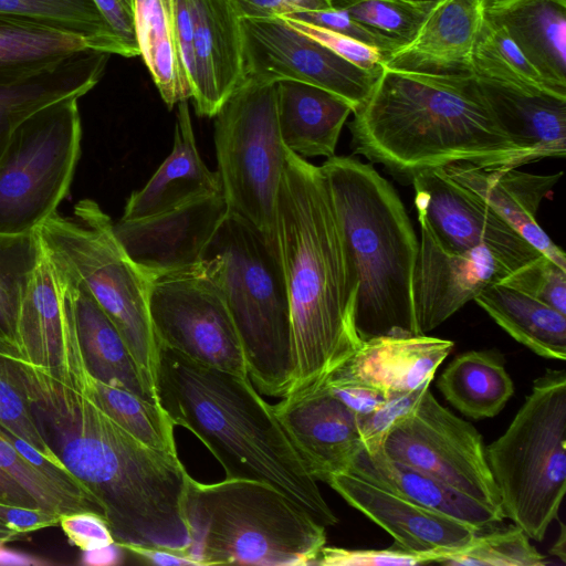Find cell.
Wrapping results in <instances>:
<instances>
[{
  "mask_svg": "<svg viewBox=\"0 0 566 566\" xmlns=\"http://www.w3.org/2000/svg\"><path fill=\"white\" fill-rule=\"evenodd\" d=\"M4 353L46 444L98 504L120 546L185 551L189 478L178 455L154 450L116 423L86 386L74 325L60 361L25 360L7 338Z\"/></svg>",
  "mask_w": 566,
  "mask_h": 566,
  "instance_id": "cell-1",
  "label": "cell"
},
{
  "mask_svg": "<svg viewBox=\"0 0 566 566\" xmlns=\"http://www.w3.org/2000/svg\"><path fill=\"white\" fill-rule=\"evenodd\" d=\"M275 234L291 312L290 395L319 386L363 340L356 328L358 280L325 176L287 148Z\"/></svg>",
  "mask_w": 566,
  "mask_h": 566,
  "instance_id": "cell-2",
  "label": "cell"
},
{
  "mask_svg": "<svg viewBox=\"0 0 566 566\" xmlns=\"http://www.w3.org/2000/svg\"><path fill=\"white\" fill-rule=\"evenodd\" d=\"M353 114V151L401 184L451 164L495 169L541 160L500 126L472 74L384 66Z\"/></svg>",
  "mask_w": 566,
  "mask_h": 566,
  "instance_id": "cell-3",
  "label": "cell"
},
{
  "mask_svg": "<svg viewBox=\"0 0 566 566\" xmlns=\"http://www.w3.org/2000/svg\"><path fill=\"white\" fill-rule=\"evenodd\" d=\"M155 388L174 426L191 431L224 470L277 489L317 523L338 522L317 481L249 377L203 366L158 345Z\"/></svg>",
  "mask_w": 566,
  "mask_h": 566,
  "instance_id": "cell-4",
  "label": "cell"
},
{
  "mask_svg": "<svg viewBox=\"0 0 566 566\" xmlns=\"http://www.w3.org/2000/svg\"><path fill=\"white\" fill-rule=\"evenodd\" d=\"M319 167L358 280L360 339L421 335L413 300L419 241L400 197L354 157L334 155Z\"/></svg>",
  "mask_w": 566,
  "mask_h": 566,
  "instance_id": "cell-5",
  "label": "cell"
},
{
  "mask_svg": "<svg viewBox=\"0 0 566 566\" xmlns=\"http://www.w3.org/2000/svg\"><path fill=\"white\" fill-rule=\"evenodd\" d=\"M190 544L198 565H314L325 526L266 483L224 479L205 484L190 475L185 495Z\"/></svg>",
  "mask_w": 566,
  "mask_h": 566,
  "instance_id": "cell-6",
  "label": "cell"
},
{
  "mask_svg": "<svg viewBox=\"0 0 566 566\" xmlns=\"http://www.w3.org/2000/svg\"><path fill=\"white\" fill-rule=\"evenodd\" d=\"M202 264L235 324L251 382L263 395L285 397L293 382L291 312L276 247L229 212Z\"/></svg>",
  "mask_w": 566,
  "mask_h": 566,
  "instance_id": "cell-7",
  "label": "cell"
},
{
  "mask_svg": "<svg viewBox=\"0 0 566 566\" xmlns=\"http://www.w3.org/2000/svg\"><path fill=\"white\" fill-rule=\"evenodd\" d=\"M113 224L96 201L83 199L71 216L53 213L36 233L50 256L87 289L115 325L156 395L158 344L149 314L151 281L129 258Z\"/></svg>",
  "mask_w": 566,
  "mask_h": 566,
  "instance_id": "cell-8",
  "label": "cell"
},
{
  "mask_svg": "<svg viewBox=\"0 0 566 566\" xmlns=\"http://www.w3.org/2000/svg\"><path fill=\"white\" fill-rule=\"evenodd\" d=\"M566 374L535 379L507 429L485 448L505 517L543 541L566 490Z\"/></svg>",
  "mask_w": 566,
  "mask_h": 566,
  "instance_id": "cell-9",
  "label": "cell"
},
{
  "mask_svg": "<svg viewBox=\"0 0 566 566\" xmlns=\"http://www.w3.org/2000/svg\"><path fill=\"white\" fill-rule=\"evenodd\" d=\"M214 117L217 174L229 212L276 247V200L286 150L277 125L276 83L245 77Z\"/></svg>",
  "mask_w": 566,
  "mask_h": 566,
  "instance_id": "cell-10",
  "label": "cell"
},
{
  "mask_svg": "<svg viewBox=\"0 0 566 566\" xmlns=\"http://www.w3.org/2000/svg\"><path fill=\"white\" fill-rule=\"evenodd\" d=\"M77 97L28 117L0 157V233L34 232L66 198L81 156Z\"/></svg>",
  "mask_w": 566,
  "mask_h": 566,
  "instance_id": "cell-11",
  "label": "cell"
},
{
  "mask_svg": "<svg viewBox=\"0 0 566 566\" xmlns=\"http://www.w3.org/2000/svg\"><path fill=\"white\" fill-rule=\"evenodd\" d=\"M149 314L158 345L203 366L249 377L235 324L202 261L153 280Z\"/></svg>",
  "mask_w": 566,
  "mask_h": 566,
  "instance_id": "cell-12",
  "label": "cell"
},
{
  "mask_svg": "<svg viewBox=\"0 0 566 566\" xmlns=\"http://www.w3.org/2000/svg\"><path fill=\"white\" fill-rule=\"evenodd\" d=\"M381 452L503 513L480 432L429 389L388 432Z\"/></svg>",
  "mask_w": 566,
  "mask_h": 566,
  "instance_id": "cell-13",
  "label": "cell"
},
{
  "mask_svg": "<svg viewBox=\"0 0 566 566\" xmlns=\"http://www.w3.org/2000/svg\"><path fill=\"white\" fill-rule=\"evenodd\" d=\"M241 27L245 77L315 85L345 99L354 113L379 76L293 29L281 17L242 19Z\"/></svg>",
  "mask_w": 566,
  "mask_h": 566,
  "instance_id": "cell-14",
  "label": "cell"
},
{
  "mask_svg": "<svg viewBox=\"0 0 566 566\" xmlns=\"http://www.w3.org/2000/svg\"><path fill=\"white\" fill-rule=\"evenodd\" d=\"M418 219L447 250L485 248L512 271L541 252L475 193L442 168L419 174L411 182Z\"/></svg>",
  "mask_w": 566,
  "mask_h": 566,
  "instance_id": "cell-15",
  "label": "cell"
},
{
  "mask_svg": "<svg viewBox=\"0 0 566 566\" xmlns=\"http://www.w3.org/2000/svg\"><path fill=\"white\" fill-rule=\"evenodd\" d=\"M229 213L222 192L140 219L114 222L118 241L150 280L199 264Z\"/></svg>",
  "mask_w": 566,
  "mask_h": 566,
  "instance_id": "cell-16",
  "label": "cell"
},
{
  "mask_svg": "<svg viewBox=\"0 0 566 566\" xmlns=\"http://www.w3.org/2000/svg\"><path fill=\"white\" fill-rule=\"evenodd\" d=\"M413 275V300L419 332L434 329L488 285L512 270L485 248L454 252L441 247L424 221Z\"/></svg>",
  "mask_w": 566,
  "mask_h": 566,
  "instance_id": "cell-17",
  "label": "cell"
},
{
  "mask_svg": "<svg viewBox=\"0 0 566 566\" xmlns=\"http://www.w3.org/2000/svg\"><path fill=\"white\" fill-rule=\"evenodd\" d=\"M327 484L392 536L410 553L439 557L469 545L482 530L418 505L390 490L350 472L337 474Z\"/></svg>",
  "mask_w": 566,
  "mask_h": 566,
  "instance_id": "cell-18",
  "label": "cell"
},
{
  "mask_svg": "<svg viewBox=\"0 0 566 566\" xmlns=\"http://www.w3.org/2000/svg\"><path fill=\"white\" fill-rule=\"evenodd\" d=\"M273 410L316 481L348 472L364 448L357 415L323 385L283 397Z\"/></svg>",
  "mask_w": 566,
  "mask_h": 566,
  "instance_id": "cell-19",
  "label": "cell"
},
{
  "mask_svg": "<svg viewBox=\"0 0 566 566\" xmlns=\"http://www.w3.org/2000/svg\"><path fill=\"white\" fill-rule=\"evenodd\" d=\"M196 54L192 102L198 116L214 117L245 80L243 35L229 0H189Z\"/></svg>",
  "mask_w": 566,
  "mask_h": 566,
  "instance_id": "cell-20",
  "label": "cell"
},
{
  "mask_svg": "<svg viewBox=\"0 0 566 566\" xmlns=\"http://www.w3.org/2000/svg\"><path fill=\"white\" fill-rule=\"evenodd\" d=\"M490 0H434L410 42L395 50L386 67L471 74V57Z\"/></svg>",
  "mask_w": 566,
  "mask_h": 566,
  "instance_id": "cell-21",
  "label": "cell"
},
{
  "mask_svg": "<svg viewBox=\"0 0 566 566\" xmlns=\"http://www.w3.org/2000/svg\"><path fill=\"white\" fill-rule=\"evenodd\" d=\"M442 169L475 193L541 253L566 269L565 252L536 220L539 206L563 176L537 175L516 168L484 169L471 164H451Z\"/></svg>",
  "mask_w": 566,
  "mask_h": 566,
  "instance_id": "cell-22",
  "label": "cell"
},
{
  "mask_svg": "<svg viewBox=\"0 0 566 566\" xmlns=\"http://www.w3.org/2000/svg\"><path fill=\"white\" fill-rule=\"evenodd\" d=\"M492 114L520 147L539 159L566 154V94L472 74Z\"/></svg>",
  "mask_w": 566,
  "mask_h": 566,
  "instance_id": "cell-23",
  "label": "cell"
},
{
  "mask_svg": "<svg viewBox=\"0 0 566 566\" xmlns=\"http://www.w3.org/2000/svg\"><path fill=\"white\" fill-rule=\"evenodd\" d=\"M69 334L70 314L64 279L42 247V253L22 292L10 340L25 360L50 368L59 364Z\"/></svg>",
  "mask_w": 566,
  "mask_h": 566,
  "instance_id": "cell-24",
  "label": "cell"
},
{
  "mask_svg": "<svg viewBox=\"0 0 566 566\" xmlns=\"http://www.w3.org/2000/svg\"><path fill=\"white\" fill-rule=\"evenodd\" d=\"M177 105L172 150L146 185L129 196L120 219L150 217L221 192L217 171L207 167L198 151L188 102Z\"/></svg>",
  "mask_w": 566,
  "mask_h": 566,
  "instance_id": "cell-25",
  "label": "cell"
},
{
  "mask_svg": "<svg viewBox=\"0 0 566 566\" xmlns=\"http://www.w3.org/2000/svg\"><path fill=\"white\" fill-rule=\"evenodd\" d=\"M453 342L433 336H380L364 340L338 368L389 394L408 392L432 381L453 349Z\"/></svg>",
  "mask_w": 566,
  "mask_h": 566,
  "instance_id": "cell-26",
  "label": "cell"
},
{
  "mask_svg": "<svg viewBox=\"0 0 566 566\" xmlns=\"http://www.w3.org/2000/svg\"><path fill=\"white\" fill-rule=\"evenodd\" d=\"M107 53L84 50L30 75L0 82V157L12 134L41 108L82 97L99 81Z\"/></svg>",
  "mask_w": 566,
  "mask_h": 566,
  "instance_id": "cell-27",
  "label": "cell"
},
{
  "mask_svg": "<svg viewBox=\"0 0 566 566\" xmlns=\"http://www.w3.org/2000/svg\"><path fill=\"white\" fill-rule=\"evenodd\" d=\"M55 263L64 279L75 333L90 375L158 403L115 325L87 289Z\"/></svg>",
  "mask_w": 566,
  "mask_h": 566,
  "instance_id": "cell-28",
  "label": "cell"
},
{
  "mask_svg": "<svg viewBox=\"0 0 566 566\" xmlns=\"http://www.w3.org/2000/svg\"><path fill=\"white\" fill-rule=\"evenodd\" d=\"M353 113L342 97L315 85L276 82V115L283 145L302 158L335 155L342 128Z\"/></svg>",
  "mask_w": 566,
  "mask_h": 566,
  "instance_id": "cell-29",
  "label": "cell"
},
{
  "mask_svg": "<svg viewBox=\"0 0 566 566\" xmlns=\"http://www.w3.org/2000/svg\"><path fill=\"white\" fill-rule=\"evenodd\" d=\"M486 15L549 83L566 92V0H490Z\"/></svg>",
  "mask_w": 566,
  "mask_h": 566,
  "instance_id": "cell-30",
  "label": "cell"
},
{
  "mask_svg": "<svg viewBox=\"0 0 566 566\" xmlns=\"http://www.w3.org/2000/svg\"><path fill=\"white\" fill-rule=\"evenodd\" d=\"M373 481L423 507L485 530L502 522L503 513L448 484L387 458L381 450L357 454L348 471Z\"/></svg>",
  "mask_w": 566,
  "mask_h": 566,
  "instance_id": "cell-31",
  "label": "cell"
},
{
  "mask_svg": "<svg viewBox=\"0 0 566 566\" xmlns=\"http://www.w3.org/2000/svg\"><path fill=\"white\" fill-rule=\"evenodd\" d=\"M473 301L536 355L565 360L566 315L501 282L484 287Z\"/></svg>",
  "mask_w": 566,
  "mask_h": 566,
  "instance_id": "cell-32",
  "label": "cell"
},
{
  "mask_svg": "<svg viewBox=\"0 0 566 566\" xmlns=\"http://www.w3.org/2000/svg\"><path fill=\"white\" fill-rule=\"evenodd\" d=\"M133 10L139 55L171 109L191 98L177 45V0H133Z\"/></svg>",
  "mask_w": 566,
  "mask_h": 566,
  "instance_id": "cell-33",
  "label": "cell"
},
{
  "mask_svg": "<svg viewBox=\"0 0 566 566\" xmlns=\"http://www.w3.org/2000/svg\"><path fill=\"white\" fill-rule=\"evenodd\" d=\"M437 385L447 401L475 420L496 416L514 394L512 378L488 352L470 350L454 357Z\"/></svg>",
  "mask_w": 566,
  "mask_h": 566,
  "instance_id": "cell-34",
  "label": "cell"
},
{
  "mask_svg": "<svg viewBox=\"0 0 566 566\" xmlns=\"http://www.w3.org/2000/svg\"><path fill=\"white\" fill-rule=\"evenodd\" d=\"M84 50L92 49L77 34L0 13V82L39 72Z\"/></svg>",
  "mask_w": 566,
  "mask_h": 566,
  "instance_id": "cell-35",
  "label": "cell"
},
{
  "mask_svg": "<svg viewBox=\"0 0 566 566\" xmlns=\"http://www.w3.org/2000/svg\"><path fill=\"white\" fill-rule=\"evenodd\" d=\"M86 386L97 405L124 430L154 450L177 455L175 426L158 403L103 382L88 370Z\"/></svg>",
  "mask_w": 566,
  "mask_h": 566,
  "instance_id": "cell-36",
  "label": "cell"
},
{
  "mask_svg": "<svg viewBox=\"0 0 566 566\" xmlns=\"http://www.w3.org/2000/svg\"><path fill=\"white\" fill-rule=\"evenodd\" d=\"M0 13L77 34L88 42L92 50L120 54L93 0H0Z\"/></svg>",
  "mask_w": 566,
  "mask_h": 566,
  "instance_id": "cell-37",
  "label": "cell"
},
{
  "mask_svg": "<svg viewBox=\"0 0 566 566\" xmlns=\"http://www.w3.org/2000/svg\"><path fill=\"white\" fill-rule=\"evenodd\" d=\"M332 8L346 13L397 49L416 35L432 2L410 0H329Z\"/></svg>",
  "mask_w": 566,
  "mask_h": 566,
  "instance_id": "cell-38",
  "label": "cell"
},
{
  "mask_svg": "<svg viewBox=\"0 0 566 566\" xmlns=\"http://www.w3.org/2000/svg\"><path fill=\"white\" fill-rule=\"evenodd\" d=\"M42 253L36 233H0V333L13 336L15 316L25 283Z\"/></svg>",
  "mask_w": 566,
  "mask_h": 566,
  "instance_id": "cell-39",
  "label": "cell"
},
{
  "mask_svg": "<svg viewBox=\"0 0 566 566\" xmlns=\"http://www.w3.org/2000/svg\"><path fill=\"white\" fill-rule=\"evenodd\" d=\"M434 563L452 566H544L545 557L531 544L517 525L503 531L478 533L460 551L446 554Z\"/></svg>",
  "mask_w": 566,
  "mask_h": 566,
  "instance_id": "cell-40",
  "label": "cell"
},
{
  "mask_svg": "<svg viewBox=\"0 0 566 566\" xmlns=\"http://www.w3.org/2000/svg\"><path fill=\"white\" fill-rule=\"evenodd\" d=\"M0 469L27 489L44 510L59 515L83 511L99 514L94 506L71 495L32 467L6 438L1 427Z\"/></svg>",
  "mask_w": 566,
  "mask_h": 566,
  "instance_id": "cell-41",
  "label": "cell"
},
{
  "mask_svg": "<svg viewBox=\"0 0 566 566\" xmlns=\"http://www.w3.org/2000/svg\"><path fill=\"white\" fill-rule=\"evenodd\" d=\"M7 338L0 333V423L15 436L29 442L48 459L63 464L46 444L36 428L28 399L7 359L4 353Z\"/></svg>",
  "mask_w": 566,
  "mask_h": 566,
  "instance_id": "cell-42",
  "label": "cell"
},
{
  "mask_svg": "<svg viewBox=\"0 0 566 566\" xmlns=\"http://www.w3.org/2000/svg\"><path fill=\"white\" fill-rule=\"evenodd\" d=\"M501 283L566 315V269L543 253L512 271Z\"/></svg>",
  "mask_w": 566,
  "mask_h": 566,
  "instance_id": "cell-43",
  "label": "cell"
},
{
  "mask_svg": "<svg viewBox=\"0 0 566 566\" xmlns=\"http://www.w3.org/2000/svg\"><path fill=\"white\" fill-rule=\"evenodd\" d=\"M431 381L408 392L389 394L386 401L370 413L357 416L358 428L366 452L381 450L382 443L392 427L418 405Z\"/></svg>",
  "mask_w": 566,
  "mask_h": 566,
  "instance_id": "cell-44",
  "label": "cell"
},
{
  "mask_svg": "<svg viewBox=\"0 0 566 566\" xmlns=\"http://www.w3.org/2000/svg\"><path fill=\"white\" fill-rule=\"evenodd\" d=\"M298 32L318 41L343 59L370 73L379 75L385 66L387 54L353 38L291 18L281 17Z\"/></svg>",
  "mask_w": 566,
  "mask_h": 566,
  "instance_id": "cell-45",
  "label": "cell"
},
{
  "mask_svg": "<svg viewBox=\"0 0 566 566\" xmlns=\"http://www.w3.org/2000/svg\"><path fill=\"white\" fill-rule=\"evenodd\" d=\"M429 556L397 548L349 549L324 545L314 565L324 566H415L431 564Z\"/></svg>",
  "mask_w": 566,
  "mask_h": 566,
  "instance_id": "cell-46",
  "label": "cell"
},
{
  "mask_svg": "<svg viewBox=\"0 0 566 566\" xmlns=\"http://www.w3.org/2000/svg\"><path fill=\"white\" fill-rule=\"evenodd\" d=\"M321 385L357 416L376 410L388 397L382 389L350 377L339 369L329 374Z\"/></svg>",
  "mask_w": 566,
  "mask_h": 566,
  "instance_id": "cell-47",
  "label": "cell"
},
{
  "mask_svg": "<svg viewBox=\"0 0 566 566\" xmlns=\"http://www.w3.org/2000/svg\"><path fill=\"white\" fill-rule=\"evenodd\" d=\"M283 17H291L353 38L359 42L378 49L379 51L387 54V57L390 53L397 50L394 43L369 31L368 29L352 20L346 13L334 8L301 11Z\"/></svg>",
  "mask_w": 566,
  "mask_h": 566,
  "instance_id": "cell-48",
  "label": "cell"
},
{
  "mask_svg": "<svg viewBox=\"0 0 566 566\" xmlns=\"http://www.w3.org/2000/svg\"><path fill=\"white\" fill-rule=\"evenodd\" d=\"M59 526L69 542L81 551H87L114 543L105 518L91 511L63 514Z\"/></svg>",
  "mask_w": 566,
  "mask_h": 566,
  "instance_id": "cell-49",
  "label": "cell"
},
{
  "mask_svg": "<svg viewBox=\"0 0 566 566\" xmlns=\"http://www.w3.org/2000/svg\"><path fill=\"white\" fill-rule=\"evenodd\" d=\"M122 56L139 55L135 35L133 0H93Z\"/></svg>",
  "mask_w": 566,
  "mask_h": 566,
  "instance_id": "cell-50",
  "label": "cell"
},
{
  "mask_svg": "<svg viewBox=\"0 0 566 566\" xmlns=\"http://www.w3.org/2000/svg\"><path fill=\"white\" fill-rule=\"evenodd\" d=\"M242 19H269L332 8L329 0H229Z\"/></svg>",
  "mask_w": 566,
  "mask_h": 566,
  "instance_id": "cell-51",
  "label": "cell"
},
{
  "mask_svg": "<svg viewBox=\"0 0 566 566\" xmlns=\"http://www.w3.org/2000/svg\"><path fill=\"white\" fill-rule=\"evenodd\" d=\"M177 45L185 76L192 91L196 83V54L193 25L189 0H177L176 11Z\"/></svg>",
  "mask_w": 566,
  "mask_h": 566,
  "instance_id": "cell-52",
  "label": "cell"
},
{
  "mask_svg": "<svg viewBox=\"0 0 566 566\" xmlns=\"http://www.w3.org/2000/svg\"><path fill=\"white\" fill-rule=\"evenodd\" d=\"M61 515L41 507H23L0 503V521L7 526L27 534L59 526Z\"/></svg>",
  "mask_w": 566,
  "mask_h": 566,
  "instance_id": "cell-53",
  "label": "cell"
},
{
  "mask_svg": "<svg viewBox=\"0 0 566 566\" xmlns=\"http://www.w3.org/2000/svg\"><path fill=\"white\" fill-rule=\"evenodd\" d=\"M133 555L153 565L161 566H199L193 559L188 557L185 551L172 549L168 547L154 546H122Z\"/></svg>",
  "mask_w": 566,
  "mask_h": 566,
  "instance_id": "cell-54",
  "label": "cell"
},
{
  "mask_svg": "<svg viewBox=\"0 0 566 566\" xmlns=\"http://www.w3.org/2000/svg\"><path fill=\"white\" fill-rule=\"evenodd\" d=\"M0 503L31 509L41 507L39 502L27 489L1 469Z\"/></svg>",
  "mask_w": 566,
  "mask_h": 566,
  "instance_id": "cell-55",
  "label": "cell"
},
{
  "mask_svg": "<svg viewBox=\"0 0 566 566\" xmlns=\"http://www.w3.org/2000/svg\"><path fill=\"white\" fill-rule=\"evenodd\" d=\"M124 560L123 547L116 542L82 551L80 563L85 566H116Z\"/></svg>",
  "mask_w": 566,
  "mask_h": 566,
  "instance_id": "cell-56",
  "label": "cell"
},
{
  "mask_svg": "<svg viewBox=\"0 0 566 566\" xmlns=\"http://www.w3.org/2000/svg\"><path fill=\"white\" fill-rule=\"evenodd\" d=\"M55 564L51 560L29 553L12 549L0 542V565L14 566H48Z\"/></svg>",
  "mask_w": 566,
  "mask_h": 566,
  "instance_id": "cell-57",
  "label": "cell"
},
{
  "mask_svg": "<svg viewBox=\"0 0 566 566\" xmlns=\"http://www.w3.org/2000/svg\"><path fill=\"white\" fill-rule=\"evenodd\" d=\"M560 531L559 535L549 549V554L559 558L563 563H566V528L563 522L559 523Z\"/></svg>",
  "mask_w": 566,
  "mask_h": 566,
  "instance_id": "cell-58",
  "label": "cell"
},
{
  "mask_svg": "<svg viewBox=\"0 0 566 566\" xmlns=\"http://www.w3.org/2000/svg\"><path fill=\"white\" fill-rule=\"evenodd\" d=\"M23 534L19 533L18 531L7 526L4 523L0 521V542L1 543H9L19 541L22 537Z\"/></svg>",
  "mask_w": 566,
  "mask_h": 566,
  "instance_id": "cell-59",
  "label": "cell"
},
{
  "mask_svg": "<svg viewBox=\"0 0 566 566\" xmlns=\"http://www.w3.org/2000/svg\"><path fill=\"white\" fill-rule=\"evenodd\" d=\"M410 1L420 2V3H428V2H433L434 0H410Z\"/></svg>",
  "mask_w": 566,
  "mask_h": 566,
  "instance_id": "cell-60",
  "label": "cell"
}]
</instances>
